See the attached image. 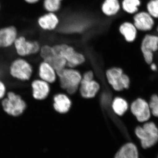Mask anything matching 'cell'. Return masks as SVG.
I'll return each instance as SVG.
<instances>
[{"instance_id":"1","label":"cell","mask_w":158,"mask_h":158,"mask_svg":"<svg viewBox=\"0 0 158 158\" xmlns=\"http://www.w3.org/2000/svg\"><path fill=\"white\" fill-rule=\"evenodd\" d=\"M54 53L63 57L66 61V67L75 68L85 63V54L76 49L74 46L66 42H56L52 44Z\"/></svg>"},{"instance_id":"2","label":"cell","mask_w":158,"mask_h":158,"mask_svg":"<svg viewBox=\"0 0 158 158\" xmlns=\"http://www.w3.org/2000/svg\"><path fill=\"white\" fill-rule=\"evenodd\" d=\"M56 72L59 79L60 88L69 95L75 94L79 90L82 81L81 73L74 68L68 67Z\"/></svg>"},{"instance_id":"3","label":"cell","mask_w":158,"mask_h":158,"mask_svg":"<svg viewBox=\"0 0 158 158\" xmlns=\"http://www.w3.org/2000/svg\"><path fill=\"white\" fill-rule=\"evenodd\" d=\"M1 106L4 113L13 117L22 116L27 107L22 96L12 90L8 91L6 96L1 101Z\"/></svg>"},{"instance_id":"4","label":"cell","mask_w":158,"mask_h":158,"mask_svg":"<svg viewBox=\"0 0 158 158\" xmlns=\"http://www.w3.org/2000/svg\"><path fill=\"white\" fill-rule=\"evenodd\" d=\"M8 72L12 79L19 81L26 82L32 78L34 69L27 58L18 56L10 62Z\"/></svg>"},{"instance_id":"5","label":"cell","mask_w":158,"mask_h":158,"mask_svg":"<svg viewBox=\"0 0 158 158\" xmlns=\"http://www.w3.org/2000/svg\"><path fill=\"white\" fill-rule=\"evenodd\" d=\"M41 45L38 40L30 39L25 35L19 34L13 48L18 56L27 58L38 55Z\"/></svg>"},{"instance_id":"6","label":"cell","mask_w":158,"mask_h":158,"mask_svg":"<svg viewBox=\"0 0 158 158\" xmlns=\"http://www.w3.org/2000/svg\"><path fill=\"white\" fill-rule=\"evenodd\" d=\"M135 134L140 140L143 149L153 147L158 143V128L154 123H146L142 127H138Z\"/></svg>"},{"instance_id":"7","label":"cell","mask_w":158,"mask_h":158,"mask_svg":"<svg viewBox=\"0 0 158 158\" xmlns=\"http://www.w3.org/2000/svg\"><path fill=\"white\" fill-rule=\"evenodd\" d=\"M107 81L113 90L121 91L129 88L130 79L119 67H113L106 72Z\"/></svg>"},{"instance_id":"8","label":"cell","mask_w":158,"mask_h":158,"mask_svg":"<svg viewBox=\"0 0 158 158\" xmlns=\"http://www.w3.org/2000/svg\"><path fill=\"white\" fill-rule=\"evenodd\" d=\"M38 55L42 61L49 64L56 71L66 67V60L54 53L52 44L48 43L42 44Z\"/></svg>"},{"instance_id":"9","label":"cell","mask_w":158,"mask_h":158,"mask_svg":"<svg viewBox=\"0 0 158 158\" xmlns=\"http://www.w3.org/2000/svg\"><path fill=\"white\" fill-rule=\"evenodd\" d=\"M140 49L145 62L148 64L152 63L154 53L158 51V35L145 34L141 40Z\"/></svg>"},{"instance_id":"10","label":"cell","mask_w":158,"mask_h":158,"mask_svg":"<svg viewBox=\"0 0 158 158\" xmlns=\"http://www.w3.org/2000/svg\"><path fill=\"white\" fill-rule=\"evenodd\" d=\"M60 23L58 15L53 12H44L36 19V24L40 30L47 33L53 32L58 28Z\"/></svg>"},{"instance_id":"11","label":"cell","mask_w":158,"mask_h":158,"mask_svg":"<svg viewBox=\"0 0 158 158\" xmlns=\"http://www.w3.org/2000/svg\"><path fill=\"white\" fill-rule=\"evenodd\" d=\"M133 23L138 31L149 33L154 28L155 21L147 11H139L133 16Z\"/></svg>"},{"instance_id":"12","label":"cell","mask_w":158,"mask_h":158,"mask_svg":"<svg viewBox=\"0 0 158 158\" xmlns=\"http://www.w3.org/2000/svg\"><path fill=\"white\" fill-rule=\"evenodd\" d=\"M19 35L18 29L14 25L5 26L0 28V49H7L13 48L14 43Z\"/></svg>"},{"instance_id":"13","label":"cell","mask_w":158,"mask_h":158,"mask_svg":"<svg viewBox=\"0 0 158 158\" xmlns=\"http://www.w3.org/2000/svg\"><path fill=\"white\" fill-rule=\"evenodd\" d=\"M31 95L35 100L42 101L47 98L51 92L50 85L48 82L39 78L31 82Z\"/></svg>"},{"instance_id":"14","label":"cell","mask_w":158,"mask_h":158,"mask_svg":"<svg viewBox=\"0 0 158 158\" xmlns=\"http://www.w3.org/2000/svg\"><path fill=\"white\" fill-rule=\"evenodd\" d=\"M131 110L138 121L144 122L148 120L151 116V110L149 104L142 98H138L133 102Z\"/></svg>"},{"instance_id":"15","label":"cell","mask_w":158,"mask_h":158,"mask_svg":"<svg viewBox=\"0 0 158 158\" xmlns=\"http://www.w3.org/2000/svg\"><path fill=\"white\" fill-rule=\"evenodd\" d=\"M100 88V85L95 80L85 81L82 79L79 90L80 94L83 98L91 99L96 96Z\"/></svg>"},{"instance_id":"16","label":"cell","mask_w":158,"mask_h":158,"mask_svg":"<svg viewBox=\"0 0 158 158\" xmlns=\"http://www.w3.org/2000/svg\"><path fill=\"white\" fill-rule=\"evenodd\" d=\"M72 106V101L68 95L59 93L53 98V108L56 113L60 114L68 113Z\"/></svg>"},{"instance_id":"17","label":"cell","mask_w":158,"mask_h":158,"mask_svg":"<svg viewBox=\"0 0 158 158\" xmlns=\"http://www.w3.org/2000/svg\"><path fill=\"white\" fill-rule=\"evenodd\" d=\"M37 74L39 79L49 84H53L56 81V71L49 64L42 60L38 65Z\"/></svg>"},{"instance_id":"18","label":"cell","mask_w":158,"mask_h":158,"mask_svg":"<svg viewBox=\"0 0 158 158\" xmlns=\"http://www.w3.org/2000/svg\"><path fill=\"white\" fill-rule=\"evenodd\" d=\"M119 33L127 42L133 43L136 40L138 31L131 22L125 21L118 27Z\"/></svg>"},{"instance_id":"19","label":"cell","mask_w":158,"mask_h":158,"mask_svg":"<svg viewBox=\"0 0 158 158\" xmlns=\"http://www.w3.org/2000/svg\"><path fill=\"white\" fill-rule=\"evenodd\" d=\"M102 14L107 17L116 16L121 10L119 0H104L101 6Z\"/></svg>"},{"instance_id":"20","label":"cell","mask_w":158,"mask_h":158,"mask_svg":"<svg viewBox=\"0 0 158 158\" xmlns=\"http://www.w3.org/2000/svg\"><path fill=\"white\" fill-rule=\"evenodd\" d=\"M114 158H139V151L135 144L128 142L119 148Z\"/></svg>"},{"instance_id":"21","label":"cell","mask_w":158,"mask_h":158,"mask_svg":"<svg viewBox=\"0 0 158 158\" xmlns=\"http://www.w3.org/2000/svg\"><path fill=\"white\" fill-rule=\"evenodd\" d=\"M111 106L113 112L118 116L124 115L128 109L127 102L120 97H116L113 100Z\"/></svg>"},{"instance_id":"22","label":"cell","mask_w":158,"mask_h":158,"mask_svg":"<svg viewBox=\"0 0 158 158\" xmlns=\"http://www.w3.org/2000/svg\"><path fill=\"white\" fill-rule=\"evenodd\" d=\"M121 9L127 14L134 15L139 11L140 0H122Z\"/></svg>"},{"instance_id":"23","label":"cell","mask_w":158,"mask_h":158,"mask_svg":"<svg viewBox=\"0 0 158 158\" xmlns=\"http://www.w3.org/2000/svg\"><path fill=\"white\" fill-rule=\"evenodd\" d=\"M41 7L44 12L57 13L62 8V1L59 0H41Z\"/></svg>"},{"instance_id":"24","label":"cell","mask_w":158,"mask_h":158,"mask_svg":"<svg viewBox=\"0 0 158 158\" xmlns=\"http://www.w3.org/2000/svg\"><path fill=\"white\" fill-rule=\"evenodd\" d=\"M146 10L154 19H158V0H150L146 5Z\"/></svg>"},{"instance_id":"25","label":"cell","mask_w":158,"mask_h":158,"mask_svg":"<svg viewBox=\"0 0 158 158\" xmlns=\"http://www.w3.org/2000/svg\"><path fill=\"white\" fill-rule=\"evenodd\" d=\"M149 106L153 115L158 117V95L154 94L151 97Z\"/></svg>"},{"instance_id":"26","label":"cell","mask_w":158,"mask_h":158,"mask_svg":"<svg viewBox=\"0 0 158 158\" xmlns=\"http://www.w3.org/2000/svg\"><path fill=\"white\" fill-rule=\"evenodd\" d=\"M8 91V88L6 83L0 79V101L6 96Z\"/></svg>"},{"instance_id":"27","label":"cell","mask_w":158,"mask_h":158,"mask_svg":"<svg viewBox=\"0 0 158 158\" xmlns=\"http://www.w3.org/2000/svg\"><path fill=\"white\" fill-rule=\"evenodd\" d=\"M94 77V73L92 70H89L86 72L82 76V79L85 81H92Z\"/></svg>"},{"instance_id":"28","label":"cell","mask_w":158,"mask_h":158,"mask_svg":"<svg viewBox=\"0 0 158 158\" xmlns=\"http://www.w3.org/2000/svg\"><path fill=\"white\" fill-rule=\"evenodd\" d=\"M23 1L25 4L31 6L39 5L41 2V0H23Z\"/></svg>"},{"instance_id":"29","label":"cell","mask_w":158,"mask_h":158,"mask_svg":"<svg viewBox=\"0 0 158 158\" xmlns=\"http://www.w3.org/2000/svg\"><path fill=\"white\" fill-rule=\"evenodd\" d=\"M149 34H156L158 35V23L155 25L154 28L150 32Z\"/></svg>"},{"instance_id":"30","label":"cell","mask_w":158,"mask_h":158,"mask_svg":"<svg viewBox=\"0 0 158 158\" xmlns=\"http://www.w3.org/2000/svg\"><path fill=\"white\" fill-rule=\"evenodd\" d=\"M151 68L152 70L153 71H156L157 69V66L156 65L155 63H152L150 64Z\"/></svg>"},{"instance_id":"31","label":"cell","mask_w":158,"mask_h":158,"mask_svg":"<svg viewBox=\"0 0 158 158\" xmlns=\"http://www.w3.org/2000/svg\"><path fill=\"white\" fill-rule=\"evenodd\" d=\"M1 2H0V11H1Z\"/></svg>"},{"instance_id":"32","label":"cell","mask_w":158,"mask_h":158,"mask_svg":"<svg viewBox=\"0 0 158 158\" xmlns=\"http://www.w3.org/2000/svg\"><path fill=\"white\" fill-rule=\"evenodd\" d=\"M59 1H62V0H59Z\"/></svg>"},{"instance_id":"33","label":"cell","mask_w":158,"mask_h":158,"mask_svg":"<svg viewBox=\"0 0 158 158\" xmlns=\"http://www.w3.org/2000/svg\"><path fill=\"white\" fill-rule=\"evenodd\" d=\"M157 158H158V156H157Z\"/></svg>"}]
</instances>
